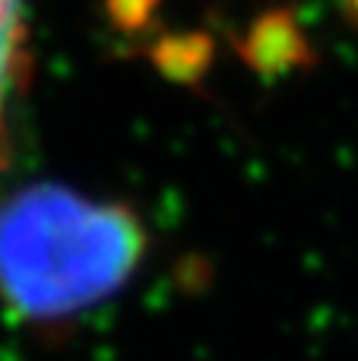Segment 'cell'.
<instances>
[{
  "label": "cell",
  "mask_w": 358,
  "mask_h": 361,
  "mask_svg": "<svg viewBox=\"0 0 358 361\" xmlns=\"http://www.w3.org/2000/svg\"><path fill=\"white\" fill-rule=\"evenodd\" d=\"M143 228L130 209L67 187H25L0 206V295L29 320L101 305L133 276Z\"/></svg>",
  "instance_id": "cell-1"
},
{
  "label": "cell",
  "mask_w": 358,
  "mask_h": 361,
  "mask_svg": "<svg viewBox=\"0 0 358 361\" xmlns=\"http://www.w3.org/2000/svg\"><path fill=\"white\" fill-rule=\"evenodd\" d=\"M25 42V0H0V143L6 133V118L23 76Z\"/></svg>",
  "instance_id": "cell-2"
}]
</instances>
